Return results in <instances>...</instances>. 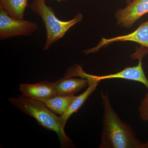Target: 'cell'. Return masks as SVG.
<instances>
[{
	"label": "cell",
	"instance_id": "obj_9",
	"mask_svg": "<svg viewBox=\"0 0 148 148\" xmlns=\"http://www.w3.org/2000/svg\"><path fill=\"white\" fill-rule=\"evenodd\" d=\"M89 80L86 78L66 77L53 82L57 94L63 95H74L84 88L88 86Z\"/></svg>",
	"mask_w": 148,
	"mask_h": 148
},
{
	"label": "cell",
	"instance_id": "obj_13",
	"mask_svg": "<svg viewBox=\"0 0 148 148\" xmlns=\"http://www.w3.org/2000/svg\"><path fill=\"white\" fill-rule=\"evenodd\" d=\"M138 111L141 119L148 121V90L141 101Z\"/></svg>",
	"mask_w": 148,
	"mask_h": 148
},
{
	"label": "cell",
	"instance_id": "obj_14",
	"mask_svg": "<svg viewBox=\"0 0 148 148\" xmlns=\"http://www.w3.org/2000/svg\"><path fill=\"white\" fill-rule=\"evenodd\" d=\"M56 1L59 2H61L66 1H68L69 0H56Z\"/></svg>",
	"mask_w": 148,
	"mask_h": 148
},
{
	"label": "cell",
	"instance_id": "obj_2",
	"mask_svg": "<svg viewBox=\"0 0 148 148\" xmlns=\"http://www.w3.org/2000/svg\"><path fill=\"white\" fill-rule=\"evenodd\" d=\"M11 104L34 118L44 128L57 134L62 148H75V144L66 135L61 116L49 110L44 103L21 95L9 99Z\"/></svg>",
	"mask_w": 148,
	"mask_h": 148
},
{
	"label": "cell",
	"instance_id": "obj_3",
	"mask_svg": "<svg viewBox=\"0 0 148 148\" xmlns=\"http://www.w3.org/2000/svg\"><path fill=\"white\" fill-rule=\"evenodd\" d=\"M29 8L40 16L45 26L47 39L44 50H47L53 44L63 38L71 27L82 21L83 17L82 14L79 12L69 21L59 20L52 8L47 5L45 0H33Z\"/></svg>",
	"mask_w": 148,
	"mask_h": 148
},
{
	"label": "cell",
	"instance_id": "obj_15",
	"mask_svg": "<svg viewBox=\"0 0 148 148\" xmlns=\"http://www.w3.org/2000/svg\"><path fill=\"white\" fill-rule=\"evenodd\" d=\"M125 1L127 4L129 3H130L132 0H125Z\"/></svg>",
	"mask_w": 148,
	"mask_h": 148
},
{
	"label": "cell",
	"instance_id": "obj_8",
	"mask_svg": "<svg viewBox=\"0 0 148 148\" xmlns=\"http://www.w3.org/2000/svg\"><path fill=\"white\" fill-rule=\"evenodd\" d=\"M19 90L24 96L42 102L57 94L53 83L47 81L34 84H22L20 85Z\"/></svg>",
	"mask_w": 148,
	"mask_h": 148
},
{
	"label": "cell",
	"instance_id": "obj_7",
	"mask_svg": "<svg viewBox=\"0 0 148 148\" xmlns=\"http://www.w3.org/2000/svg\"><path fill=\"white\" fill-rule=\"evenodd\" d=\"M144 56H141L138 58V65L133 67H127L116 73L105 75L97 76L90 75L93 79L100 82L103 80L112 79H123L138 82L145 86L148 90V79L147 78L143 68L142 59Z\"/></svg>",
	"mask_w": 148,
	"mask_h": 148
},
{
	"label": "cell",
	"instance_id": "obj_11",
	"mask_svg": "<svg viewBox=\"0 0 148 148\" xmlns=\"http://www.w3.org/2000/svg\"><path fill=\"white\" fill-rule=\"evenodd\" d=\"M75 97L74 95L57 94L43 103L53 113L61 116L66 112Z\"/></svg>",
	"mask_w": 148,
	"mask_h": 148
},
{
	"label": "cell",
	"instance_id": "obj_5",
	"mask_svg": "<svg viewBox=\"0 0 148 148\" xmlns=\"http://www.w3.org/2000/svg\"><path fill=\"white\" fill-rule=\"evenodd\" d=\"M148 12V0H132L127 6L117 10L115 17L120 27L130 28Z\"/></svg>",
	"mask_w": 148,
	"mask_h": 148
},
{
	"label": "cell",
	"instance_id": "obj_12",
	"mask_svg": "<svg viewBox=\"0 0 148 148\" xmlns=\"http://www.w3.org/2000/svg\"><path fill=\"white\" fill-rule=\"evenodd\" d=\"M28 0H0V8L3 9L10 16L23 19Z\"/></svg>",
	"mask_w": 148,
	"mask_h": 148
},
{
	"label": "cell",
	"instance_id": "obj_1",
	"mask_svg": "<svg viewBox=\"0 0 148 148\" xmlns=\"http://www.w3.org/2000/svg\"><path fill=\"white\" fill-rule=\"evenodd\" d=\"M104 109L100 148H145L132 127L121 119L114 110L107 92H101Z\"/></svg>",
	"mask_w": 148,
	"mask_h": 148
},
{
	"label": "cell",
	"instance_id": "obj_4",
	"mask_svg": "<svg viewBox=\"0 0 148 148\" xmlns=\"http://www.w3.org/2000/svg\"><path fill=\"white\" fill-rule=\"evenodd\" d=\"M37 23L14 18L0 8V39L2 40L18 36H29L38 29Z\"/></svg>",
	"mask_w": 148,
	"mask_h": 148
},
{
	"label": "cell",
	"instance_id": "obj_6",
	"mask_svg": "<svg viewBox=\"0 0 148 148\" xmlns=\"http://www.w3.org/2000/svg\"><path fill=\"white\" fill-rule=\"evenodd\" d=\"M130 41L137 43L148 49V20L139 26L134 32L123 36L106 38H103L97 46L83 51L85 55L95 53L102 48L114 42Z\"/></svg>",
	"mask_w": 148,
	"mask_h": 148
},
{
	"label": "cell",
	"instance_id": "obj_10",
	"mask_svg": "<svg viewBox=\"0 0 148 148\" xmlns=\"http://www.w3.org/2000/svg\"><path fill=\"white\" fill-rule=\"evenodd\" d=\"M86 76V79H88L89 82L87 89L83 92L82 94L79 96H76L66 112L63 115L60 116L64 126H65L66 122L70 116L74 113L77 112L81 108L87 98L96 89L99 83V82L91 78L90 75L87 74Z\"/></svg>",
	"mask_w": 148,
	"mask_h": 148
}]
</instances>
